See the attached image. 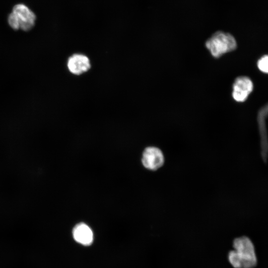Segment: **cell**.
<instances>
[{
    "instance_id": "6",
    "label": "cell",
    "mask_w": 268,
    "mask_h": 268,
    "mask_svg": "<svg viewBox=\"0 0 268 268\" xmlns=\"http://www.w3.org/2000/svg\"><path fill=\"white\" fill-rule=\"evenodd\" d=\"M253 84L250 78L246 76L237 78L233 85L232 97L237 102H243L252 92Z\"/></svg>"
},
{
    "instance_id": "9",
    "label": "cell",
    "mask_w": 268,
    "mask_h": 268,
    "mask_svg": "<svg viewBox=\"0 0 268 268\" xmlns=\"http://www.w3.org/2000/svg\"><path fill=\"white\" fill-rule=\"evenodd\" d=\"M8 22L10 27L14 30H18L20 28L18 21L15 15L12 12L8 16Z\"/></svg>"
},
{
    "instance_id": "4",
    "label": "cell",
    "mask_w": 268,
    "mask_h": 268,
    "mask_svg": "<svg viewBox=\"0 0 268 268\" xmlns=\"http://www.w3.org/2000/svg\"><path fill=\"white\" fill-rule=\"evenodd\" d=\"M67 66L69 72L75 75H80L87 72L91 67L89 58L81 53H75L68 57Z\"/></svg>"
},
{
    "instance_id": "8",
    "label": "cell",
    "mask_w": 268,
    "mask_h": 268,
    "mask_svg": "<svg viewBox=\"0 0 268 268\" xmlns=\"http://www.w3.org/2000/svg\"><path fill=\"white\" fill-rule=\"evenodd\" d=\"M258 66L262 71L268 73V55L263 57L259 61Z\"/></svg>"
},
{
    "instance_id": "1",
    "label": "cell",
    "mask_w": 268,
    "mask_h": 268,
    "mask_svg": "<svg viewBox=\"0 0 268 268\" xmlns=\"http://www.w3.org/2000/svg\"><path fill=\"white\" fill-rule=\"evenodd\" d=\"M234 250L230 251L228 259L234 268H253L257 264L255 248L251 240L246 236L234 239Z\"/></svg>"
},
{
    "instance_id": "2",
    "label": "cell",
    "mask_w": 268,
    "mask_h": 268,
    "mask_svg": "<svg viewBox=\"0 0 268 268\" xmlns=\"http://www.w3.org/2000/svg\"><path fill=\"white\" fill-rule=\"evenodd\" d=\"M205 46L213 57L219 58L224 54L234 50L237 43L231 34L218 31L207 40Z\"/></svg>"
},
{
    "instance_id": "7",
    "label": "cell",
    "mask_w": 268,
    "mask_h": 268,
    "mask_svg": "<svg viewBox=\"0 0 268 268\" xmlns=\"http://www.w3.org/2000/svg\"><path fill=\"white\" fill-rule=\"evenodd\" d=\"M74 240L78 244L85 246L91 245L94 240L93 233L86 224L80 222L76 224L72 231Z\"/></svg>"
},
{
    "instance_id": "5",
    "label": "cell",
    "mask_w": 268,
    "mask_h": 268,
    "mask_svg": "<svg viewBox=\"0 0 268 268\" xmlns=\"http://www.w3.org/2000/svg\"><path fill=\"white\" fill-rule=\"evenodd\" d=\"M12 12L16 16L20 28L22 30L28 31L34 26L36 16L26 5L23 4L15 5Z\"/></svg>"
},
{
    "instance_id": "3",
    "label": "cell",
    "mask_w": 268,
    "mask_h": 268,
    "mask_svg": "<svg viewBox=\"0 0 268 268\" xmlns=\"http://www.w3.org/2000/svg\"><path fill=\"white\" fill-rule=\"evenodd\" d=\"M141 162L145 168L154 171L163 165L164 157L159 148L154 146H149L143 152Z\"/></svg>"
}]
</instances>
